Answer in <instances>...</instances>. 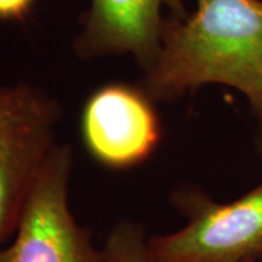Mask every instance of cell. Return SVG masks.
<instances>
[{"label":"cell","instance_id":"obj_1","mask_svg":"<svg viewBox=\"0 0 262 262\" xmlns=\"http://www.w3.org/2000/svg\"><path fill=\"white\" fill-rule=\"evenodd\" d=\"M206 84L244 95L262 137V0H195L185 18L169 16L140 86L158 102Z\"/></svg>","mask_w":262,"mask_h":262},{"label":"cell","instance_id":"obj_6","mask_svg":"<svg viewBox=\"0 0 262 262\" xmlns=\"http://www.w3.org/2000/svg\"><path fill=\"white\" fill-rule=\"evenodd\" d=\"M187 15L182 0H89L73 51L82 60L130 56L144 73L159 57L169 16Z\"/></svg>","mask_w":262,"mask_h":262},{"label":"cell","instance_id":"obj_9","mask_svg":"<svg viewBox=\"0 0 262 262\" xmlns=\"http://www.w3.org/2000/svg\"><path fill=\"white\" fill-rule=\"evenodd\" d=\"M256 151L262 159V137H256Z\"/></svg>","mask_w":262,"mask_h":262},{"label":"cell","instance_id":"obj_11","mask_svg":"<svg viewBox=\"0 0 262 262\" xmlns=\"http://www.w3.org/2000/svg\"><path fill=\"white\" fill-rule=\"evenodd\" d=\"M256 262H262V261H256Z\"/></svg>","mask_w":262,"mask_h":262},{"label":"cell","instance_id":"obj_2","mask_svg":"<svg viewBox=\"0 0 262 262\" xmlns=\"http://www.w3.org/2000/svg\"><path fill=\"white\" fill-rule=\"evenodd\" d=\"M56 98L35 84L0 83V246L16 232L29 192L58 144Z\"/></svg>","mask_w":262,"mask_h":262},{"label":"cell","instance_id":"obj_8","mask_svg":"<svg viewBox=\"0 0 262 262\" xmlns=\"http://www.w3.org/2000/svg\"><path fill=\"white\" fill-rule=\"evenodd\" d=\"M37 0H0V24L24 22L32 12Z\"/></svg>","mask_w":262,"mask_h":262},{"label":"cell","instance_id":"obj_7","mask_svg":"<svg viewBox=\"0 0 262 262\" xmlns=\"http://www.w3.org/2000/svg\"><path fill=\"white\" fill-rule=\"evenodd\" d=\"M147 239L146 230L139 222H117L102 245L106 262H150Z\"/></svg>","mask_w":262,"mask_h":262},{"label":"cell","instance_id":"obj_10","mask_svg":"<svg viewBox=\"0 0 262 262\" xmlns=\"http://www.w3.org/2000/svg\"><path fill=\"white\" fill-rule=\"evenodd\" d=\"M0 262H3V246H0Z\"/></svg>","mask_w":262,"mask_h":262},{"label":"cell","instance_id":"obj_5","mask_svg":"<svg viewBox=\"0 0 262 262\" xmlns=\"http://www.w3.org/2000/svg\"><path fill=\"white\" fill-rule=\"evenodd\" d=\"M80 133L92 159L115 170L147 162L163 134L155 101L141 86L122 82L103 84L89 95Z\"/></svg>","mask_w":262,"mask_h":262},{"label":"cell","instance_id":"obj_4","mask_svg":"<svg viewBox=\"0 0 262 262\" xmlns=\"http://www.w3.org/2000/svg\"><path fill=\"white\" fill-rule=\"evenodd\" d=\"M73 149L57 144L29 192L10 245L3 246V262H106L102 246L77 223L69 189Z\"/></svg>","mask_w":262,"mask_h":262},{"label":"cell","instance_id":"obj_3","mask_svg":"<svg viewBox=\"0 0 262 262\" xmlns=\"http://www.w3.org/2000/svg\"><path fill=\"white\" fill-rule=\"evenodd\" d=\"M173 204L187 225L147 239L150 262H256L262 259V182L232 203L181 188Z\"/></svg>","mask_w":262,"mask_h":262}]
</instances>
